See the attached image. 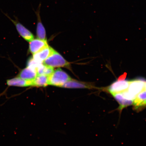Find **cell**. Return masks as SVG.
Instances as JSON below:
<instances>
[{"label":"cell","mask_w":146,"mask_h":146,"mask_svg":"<svg viewBox=\"0 0 146 146\" xmlns=\"http://www.w3.org/2000/svg\"><path fill=\"white\" fill-rule=\"evenodd\" d=\"M41 6V3H40L36 10L34 11L37 18V25H36V35L38 39L46 40V31L45 27L42 23L40 13Z\"/></svg>","instance_id":"cell-6"},{"label":"cell","mask_w":146,"mask_h":146,"mask_svg":"<svg viewBox=\"0 0 146 146\" xmlns=\"http://www.w3.org/2000/svg\"><path fill=\"white\" fill-rule=\"evenodd\" d=\"M133 103L135 109L146 106V90H144L139 93L137 96Z\"/></svg>","instance_id":"cell-12"},{"label":"cell","mask_w":146,"mask_h":146,"mask_svg":"<svg viewBox=\"0 0 146 146\" xmlns=\"http://www.w3.org/2000/svg\"><path fill=\"white\" fill-rule=\"evenodd\" d=\"M54 71L53 68L45 65L43 63L39 66L36 70L37 75H44L48 76H50Z\"/></svg>","instance_id":"cell-15"},{"label":"cell","mask_w":146,"mask_h":146,"mask_svg":"<svg viewBox=\"0 0 146 146\" xmlns=\"http://www.w3.org/2000/svg\"><path fill=\"white\" fill-rule=\"evenodd\" d=\"M41 63H42L38 62L35 61L33 58H31L27 61V67L36 71V69Z\"/></svg>","instance_id":"cell-16"},{"label":"cell","mask_w":146,"mask_h":146,"mask_svg":"<svg viewBox=\"0 0 146 146\" xmlns=\"http://www.w3.org/2000/svg\"><path fill=\"white\" fill-rule=\"evenodd\" d=\"M125 76H126L124 74V75L120 76V77L119 78L118 80H123L125 79Z\"/></svg>","instance_id":"cell-17"},{"label":"cell","mask_w":146,"mask_h":146,"mask_svg":"<svg viewBox=\"0 0 146 146\" xmlns=\"http://www.w3.org/2000/svg\"><path fill=\"white\" fill-rule=\"evenodd\" d=\"M71 79L66 72L61 69L58 68L49 76L48 85L62 87L64 84Z\"/></svg>","instance_id":"cell-1"},{"label":"cell","mask_w":146,"mask_h":146,"mask_svg":"<svg viewBox=\"0 0 146 146\" xmlns=\"http://www.w3.org/2000/svg\"><path fill=\"white\" fill-rule=\"evenodd\" d=\"M54 50L48 45L33 54V58L38 62L43 63Z\"/></svg>","instance_id":"cell-8"},{"label":"cell","mask_w":146,"mask_h":146,"mask_svg":"<svg viewBox=\"0 0 146 146\" xmlns=\"http://www.w3.org/2000/svg\"><path fill=\"white\" fill-rule=\"evenodd\" d=\"M113 96L119 104V109L120 110L127 107L128 106L131 105L133 103V100H129L124 98L121 93H116L112 94Z\"/></svg>","instance_id":"cell-14"},{"label":"cell","mask_w":146,"mask_h":146,"mask_svg":"<svg viewBox=\"0 0 146 146\" xmlns=\"http://www.w3.org/2000/svg\"><path fill=\"white\" fill-rule=\"evenodd\" d=\"M146 81L143 78H139L129 81L127 90L132 95L137 96L139 93L145 90Z\"/></svg>","instance_id":"cell-4"},{"label":"cell","mask_w":146,"mask_h":146,"mask_svg":"<svg viewBox=\"0 0 146 146\" xmlns=\"http://www.w3.org/2000/svg\"><path fill=\"white\" fill-rule=\"evenodd\" d=\"M92 87L89 84L72 79L64 84L62 87L68 88H90Z\"/></svg>","instance_id":"cell-10"},{"label":"cell","mask_w":146,"mask_h":146,"mask_svg":"<svg viewBox=\"0 0 146 146\" xmlns=\"http://www.w3.org/2000/svg\"><path fill=\"white\" fill-rule=\"evenodd\" d=\"M48 66L54 67H66L69 68L70 64L61 54L54 50L50 56L43 62Z\"/></svg>","instance_id":"cell-2"},{"label":"cell","mask_w":146,"mask_h":146,"mask_svg":"<svg viewBox=\"0 0 146 146\" xmlns=\"http://www.w3.org/2000/svg\"><path fill=\"white\" fill-rule=\"evenodd\" d=\"M48 45L46 40H42L38 38L33 39L30 42L29 50L31 53L34 54Z\"/></svg>","instance_id":"cell-7"},{"label":"cell","mask_w":146,"mask_h":146,"mask_svg":"<svg viewBox=\"0 0 146 146\" xmlns=\"http://www.w3.org/2000/svg\"><path fill=\"white\" fill-rule=\"evenodd\" d=\"M145 90H146V83H145Z\"/></svg>","instance_id":"cell-18"},{"label":"cell","mask_w":146,"mask_h":146,"mask_svg":"<svg viewBox=\"0 0 146 146\" xmlns=\"http://www.w3.org/2000/svg\"><path fill=\"white\" fill-rule=\"evenodd\" d=\"M49 76L44 75H37L32 81V86L44 87L48 85Z\"/></svg>","instance_id":"cell-13"},{"label":"cell","mask_w":146,"mask_h":146,"mask_svg":"<svg viewBox=\"0 0 146 146\" xmlns=\"http://www.w3.org/2000/svg\"><path fill=\"white\" fill-rule=\"evenodd\" d=\"M7 84L9 86L26 87L32 86V81L24 80L17 76L7 80Z\"/></svg>","instance_id":"cell-9"},{"label":"cell","mask_w":146,"mask_h":146,"mask_svg":"<svg viewBox=\"0 0 146 146\" xmlns=\"http://www.w3.org/2000/svg\"><path fill=\"white\" fill-rule=\"evenodd\" d=\"M37 75L36 71L27 67L20 72L18 76L24 80L32 81Z\"/></svg>","instance_id":"cell-11"},{"label":"cell","mask_w":146,"mask_h":146,"mask_svg":"<svg viewBox=\"0 0 146 146\" xmlns=\"http://www.w3.org/2000/svg\"><path fill=\"white\" fill-rule=\"evenodd\" d=\"M129 81L118 80L113 83L108 88L107 90L112 95L126 90L128 88Z\"/></svg>","instance_id":"cell-5"},{"label":"cell","mask_w":146,"mask_h":146,"mask_svg":"<svg viewBox=\"0 0 146 146\" xmlns=\"http://www.w3.org/2000/svg\"><path fill=\"white\" fill-rule=\"evenodd\" d=\"M3 13L14 24L18 33L25 40L30 42L34 39L33 35L28 29H27L26 27H25L23 24L19 22L17 17L14 16L15 19L14 20L11 18L8 14L3 12Z\"/></svg>","instance_id":"cell-3"}]
</instances>
